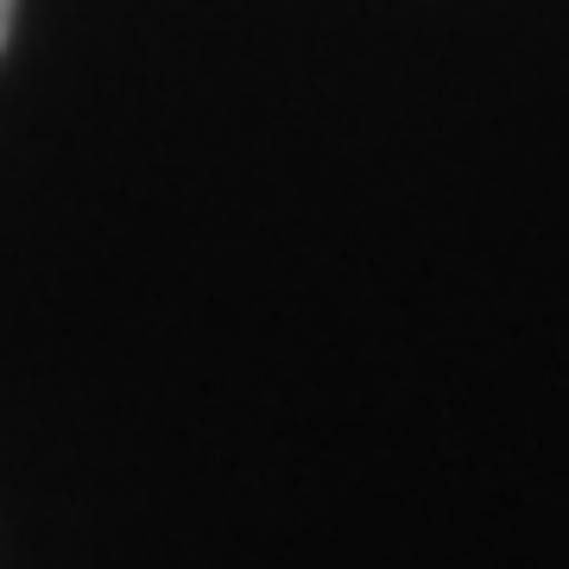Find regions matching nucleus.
Instances as JSON below:
<instances>
[{"label":"nucleus","instance_id":"obj_1","mask_svg":"<svg viewBox=\"0 0 569 569\" xmlns=\"http://www.w3.org/2000/svg\"><path fill=\"white\" fill-rule=\"evenodd\" d=\"M7 26H13V0H0V44H7Z\"/></svg>","mask_w":569,"mask_h":569}]
</instances>
